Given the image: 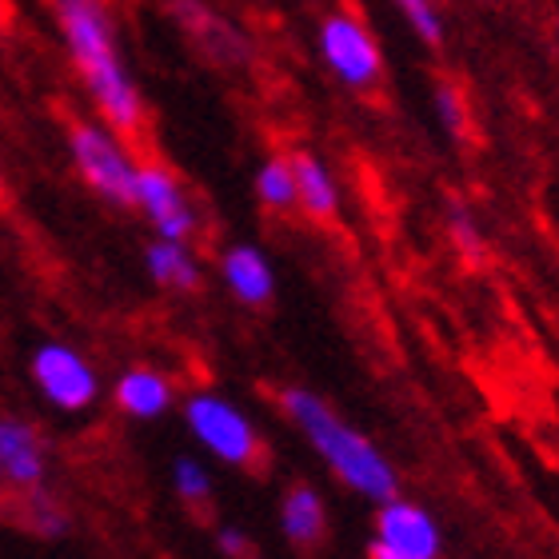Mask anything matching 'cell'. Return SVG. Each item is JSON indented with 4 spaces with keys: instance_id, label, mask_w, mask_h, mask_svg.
I'll return each instance as SVG.
<instances>
[{
    "instance_id": "1",
    "label": "cell",
    "mask_w": 559,
    "mask_h": 559,
    "mask_svg": "<svg viewBox=\"0 0 559 559\" xmlns=\"http://www.w3.org/2000/svg\"><path fill=\"white\" fill-rule=\"evenodd\" d=\"M52 16H57L64 48L93 96L96 112L117 132L136 136L144 129V100H140L129 64L120 57L108 4L105 0H52Z\"/></svg>"
},
{
    "instance_id": "2",
    "label": "cell",
    "mask_w": 559,
    "mask_h": 559,
    "mask_svg": "<svg viewBox=\"0 0 559 559\" xmlns=\"http://www.w3.org/2000/svg\"><path fill=\"white\" fill-rule=\"evenodd\" d=\"M284 416L300 428V436L312 443V452L332 467L340 484H348L356 496L372 503H388L400 496L396 467L388 464V455L376 448L360 428H352L348 419H340L336 408L324 396H316L308 388H284L280 392Z\"/></svg>"
},
{
    "instance_id": "3",
    "label": "cell",
    "mask_w": 559,
    "mask_h": 559,
    "mask_svg": "<svg viewBox=\"0 0 559 559\" xmlns=\"http://www.w3.org/2000/svg\"><path fill=\"white\" fill-rule=\"evenodd\" d=\"M69 152L72 164L96 197H105L117 209H136V173L140 164L132 152L120 144V132L112 124H93L76 120L69 129Z\"/></svg>"
},
{
    "instance_id": "4",
    "label": "cell",
    "mask_w": 559,
    "mask_h": 559,
    "mask_svg": "<svg viewBox=\"0 0 559 559\" xmlns=\"http://www.w3.org/2000/svg\"><path fill=\"white\" fill-rule=\"evenodd\" d=\"M185 424L188 431L200 440V448L209 455H216L228 467H252L260 452L257 424L236 408L233 400L212 396V392H197L185 404Z\"/></svg>"
},
{
    "instance_id": "5",
    "label": "cell",
    "mask_w": 559,
    "mask_h": 559,
    "mask_svg": "<svg viewBox=\"0 0 559 559\" xmlns=\"http://www.w3.org/2000/svg\"><path fill=\"white\" fill-rule=\"evenodd\" d=\"M33 384L40 388V396L60 412H84L93 408L96 396H100V376L81 352L60 344V340H48L33 352Z\"/></svg>"
},
{
    "instance_id": "6",
    "label": "cell",
    "mask_w": 559,
    "mask_h": 559,
    "mask_svg": "<svg viewBox=\"0 0 559 559\" xmlns=\"http://www.w3.org/2000/svg\"><path fill=\"white\" fill-rule=\"evenodd\" d=\"M320 57L348 88H372L384 76V57L368 24L352 12H332L320 24Z\"/></svg>"
},
{
    "instance_id": "7",
    "label": "cell",
    "mask_w": 559,
    "mask_h": 559,
    "mask_svg": "<svg viewBox=\"0 0 559 559\" xmlns=\"http://www.w3.org/2000/svg\"><path fill=\"white\" fill-rule=\"evenodd\" d=\"M136 209L164 240H188L197 233V212L188 204L185 188L164 164H140L136 173Z\"/></svg>"
},
{
    "instance_id": "8",
    "label": "cell",
    "mask_w": 559,
    "mask_h": 559,
    "mask_svg": "<svg viewBox=\"0 0 559 559\" xmlns=\"http://www.w3.org/2000/svg\"><path fill=\"white\" fill-rule=\"evenodd\" d=\"M376 539H384L388 548L404 551L408 559H440L443 536L440 524L431 520V512H424L412 500H388L376 512Z\"/></svg>"
},
{
    "instance_id": "9",
    "label": "cell",
    "mask_w": 559,
    "mask_h": 559,
    "mask_svg": "<svg viewBox=\"0 0 559 559\" xmlns=\"http://www.w3.org/2000/svg\"><path fill=\"white\" fill-rule=\"evenodd\" d=\"M0 467H4V484H12L16 491H33L45 484L48 452L36 424L21 416H0Z\"/></svg>"
},
{
    "instance_id": "10",
    "label": "cell",
    "mask_w": 559,
    "mask_h": 559,
    "mask_svg": "<svg viewBox=\"0 0 559 559\" xmlns=\"http://www.w3.org/2000/svg\"><path fill=\"white\" fill-rule=\"evenodd\" d=\"M221 276L236 300L248 308H264L276 296V272L257 245H233L221 257Z\"/></svg>"
},
{
    "instance_id": "11",
    "label": "cell",
    "mask_w": 559,
    "mask_h": 559,
    "mask_svg": "<svg viewBox=\"0 0 559 559\" xmlns=\"http://www.w3.org/2000/svg\"><path fill=\"white\" fill-rule=\"evenodd\" d=\"M280 532L288 544L296 548H316L328 532V508L324 496L312 488V484H292L280 500Z\"/></svg>"
},
{
    "instance_id": "12",
    "label": "cell",
    "mask_w": 559,
    "mask_h": 559,
    "mask_svg": "<svg viewBox=\"0 0 559 559\" xmlns=\"http://www.w3.org/2000/svg\"><path fill=\"white\" fill-rule=\"evenodd\" d=\"M112 400L117 408L132 419H160L164 412L173 408V380L156 368H129L120 376L117 388H112Z\"/></svg>"
},
{
    "instance_id": "13",
    "label": "cell",
    "mask_w": 559,
    "mask_h": 559,
    "mask_svg": "<svg viewBox=\"0 0 559 559\" xmlns=\"http://www.w3.org/2000/svg\"><path fill=\"white\" fill-rule=\"evenodd\" d=\"M144 269H148V276L160 288H173V292H197L200 280H204L200 260L192 257L188 240H164V236H156L144 248Z\"/></svg>"
},
{
    "instance_id": "14",
    "label": "cell",
    "mask_w": 559,
    "mask_h": 559,
    "mask_svg": "<svg viewBox=\"0 0 559 559\" xmlns=\"http://www.w3.org/2000/svg\"><path fill=\"white\" fill-rule=\"evenodd\" d=\"M292 173H296V204L312 221H332L340 209V192L332 173H328V164L316 152H296L292 156Z\"/></svg>"
},
{
    "instance_id": "15",
    "label": "cell",
    "mask_w": 559,
    "mask_h": 559,
    "mask_svg": "<svg viewBox=\"0 0 559 559\" xmlns=\"http://www.w3.org/2000/svg\"><path fill=\"white\" fill-rule=\"evenodd\" d=\"M173 12L185 21V28H192V36H197L200 45L209 48L212 60H240L245 57V40H240V36H236L221 16H212L200 0H176Z\"/></svg>"
},
{
    "instance_id": "16",
    "label": "cell",
    "mask_w": 559,
    "mask_h": 559,
    "mask_svg": "<svg viewBox=\"0 0 559 559\" xmlns=\"http://www.w3.org/2000/svg\"><path fill=\"white\" fill-rule=\"evenodd\" d=\"M257 197L264 209L288 212L296 204V173H292V156H272L260 164L257 173Z\"/></svg>"
},
{
    "instance_id": "17",
    "label": "cell",
    "mask_w": 559,
    "mask_h": 559,
    "mask_svg": "<svg viewBox=\"0 0 559 559\" xmlns=\"http://www.w3.org/2000/svg\"><path fill=\"white\" fill-rule=\"evenodd\" d=\"M24 524L33 527L36 536L45 539H57L69 532V515H64V508H60L52 496L45 491V484L40 488L28 491V508H24Z\"/></svg>"
},
{
    "instance_id": "18",
    "label": "cell",
    "mask_w": 559,
    "mask_h": 559,
    "mask_svg": "<svg viewBox=\"0 0 559 559\" xmlns=\"http://www.w3.org/2000/svg\"><path fill=\"white\" fill-rule=\"evenodd\" d=\"M173 488L180 496V503H188V508H200V503L212 500V476L192 455H180L173 464Z\"/></svg>"
},
{
    "instance_id": "19",
    "label": "cell",
    "mask_w": 559,
    "mask_h": 559,
    "mask_svg": "<svg viewBox=\"0 0 559 559\" xmlns=\"http://www.w3.org/2000/svg\"><path fill=\"white\" fill-rule=\"evenodd\" d=\"M436 112H440L443 129L452 132L455 140L467 132V112H464V96L455 93L452 84H436Z\"/></svg>"
},
{
    "instance_id": "20",
    "label": "cell",
    "mask_w": 559,
    "mask_h": 559,
    "mask_svg": "<svg viewBox=\"0 0 559 559\" xmlns=\"http://www.w3.org/2000/svg\"><path fill=\"white\" fill-rule=\"evenodd\" d=\"M448 233H452L455 248L464 252L467 260H479L484 257V236H479L476 221L467 216L464 209H452V216H448Z\"/></svg>"
},
{
    "instance_id": "21",
    "label": "cell",
    "mask_w": 559,
    "mask_h": 559,
    "mask_svg": "<svg viewBox=\"0 0 559 559\" xmlns=\"http://www.w3.org/2000/svg\"><path fill=\"white\" fill-rule=\"evenodd\" d=\"M216 548L224 551L228 559H252V544H248L245 532H236V527H221V536H216Z\"/></svg>"
},
{
    "instance_id": "22",
    "label": "cell",
    "mask_w": 559,
    "mask_h": 559,
    "mask_svg": "<svg viewBox=\"0 0 559 559\" xmlns=\"http://www.w3.org/2000/svg\"><path fill=\"white\" fill-rule=\"evenodd\" d=\"M368 559H408V556L396 548H388L384 539H372V544H368Z\"/></svg>"
},
{
    "instance_id": "23",
    "label": "cell",
    "mask_w": 559,
    "mask_h": 559,
    "mask_svg": "<svg viewBox=\"0 0 559 559\" xmlns=\"http://www.w3.org/2000/svg\"><path fill=\"white\" fill-rule=\"evenodd\" d=\"M0 197H4V176H0Z\"/></svg>"
},
{
    "instance_id": "24",
    "label": "cell",
    "mask_w": 559,
    "mask_h": 559,
    "mask_svg": "<svg viewBox=\"0 0 559 559\" xmlns=\"http://www.w3.org/2000/svg\"><path fill=\"white\" fill-rule=\"evenodd\" d=\"M0 484H4V467H0Z\"/></svg>"
}]
</instances>
